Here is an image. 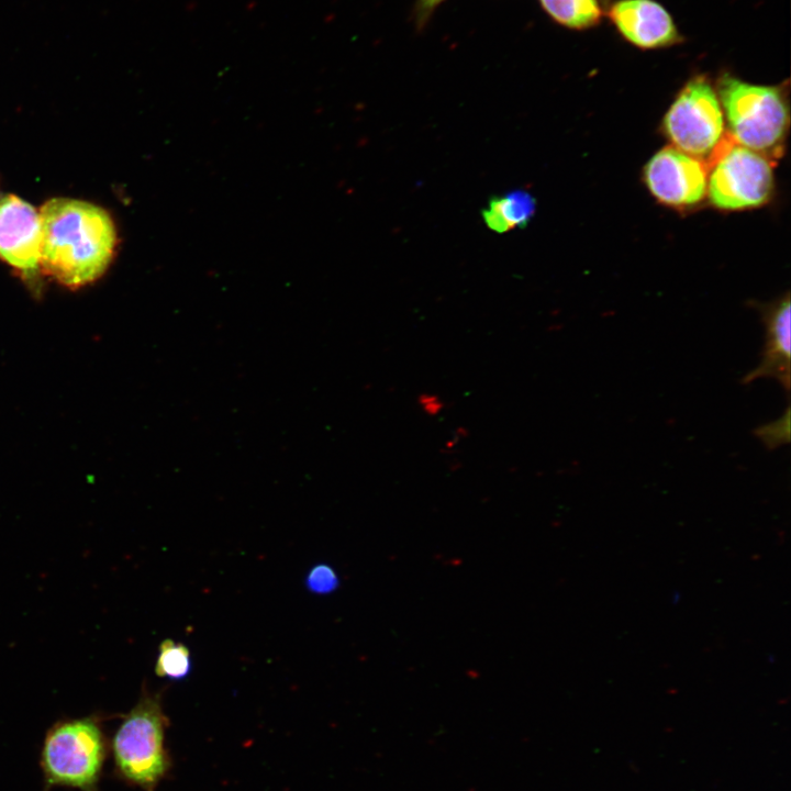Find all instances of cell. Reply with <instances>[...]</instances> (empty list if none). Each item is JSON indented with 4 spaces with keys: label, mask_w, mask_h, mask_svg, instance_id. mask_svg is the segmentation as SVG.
<instances>
[{
    "label": "cell",
    "mask_w": 791,
    "mask_h": 791,
    "mask_svg": "<svg viewBox=\"0 0 791 791\" xmlns=\"http://www.w3.org/2000/svg\"><path fill=\"white\" fill-rule=\"evenodd\" d=\"M716 88L733 140L771 160L780 158L790 123L783 90L746 82L731 74H723Z\"/></svg>",
    "instance_id": "3957f363"
},
{
    "label": "cell",
    "mask_w": 791,
    "mask_h": 791,
    "mask_svg": "<svg viewBox=\"0 0 791 791\" xmlns=\"http://www.w3.org/2000/svg\"><path fill=\"white\" fill-rule=\"evenodd\" d=\"M755 435L769 449H776L779 446L790 442V409L777 420L762 424L755 430Z\"/></svg>",
    "instance_id": "9a60e30c"
},
{
    "label": "cell",
    "mask_w": 791,
    "mask_h": 791,
    "mask_svg": "<svg viewBox=\"0 0 791 791\" xmlns=\"http://www.w3.org/2000/svg\"><path fill=\"white\" fill-rule=\"evenodd\" d=\"M168 725L161 694L144 686L138 701L123 715L109 744L116 777L143 791H156L172 766L165 745Z\"/></svg>",
    "instance_id": "7a4b0ae2"
},
{
    "label": "cell",
    "mask_w": 791,
    "mask_h": 791,
    "mask_svg": "<svg viewBox=\"0 0 791 791\" xmlns=\"http://www.w3.org/2000/svg\"><path fill=\"white\" fill-rule=\"evenodd\" d=\"M417 405L427 416H437L445 409L444 400L435 393L423 392L417 397Z\"/></svg>",
    "instance_id": "2e32d148"
},
{
    "label": "cell",
    "mask_w": 791,
    "mask_h": 791,
    "mask_svg": "<svg viewBox=\"0 0 791 791\" xmlns=\"http://www.w3.org/2000/svg\"><path fill=\"white\" fill-rule=\"evenodd\" d=\"M539 2L556 22L570 29L594 26L602 15L598 0H539Z\"/></svg>",
    "instance_id": "7c38bea8"
},
{
    "label": "cell",
    "mask_w": 791,
    "mask_h": 791,
    "mask_svg": "<svg viewBox=\"0 0 791 791\" xmlns=\"http://www.w3.org/2000/svg\"><path fill=\"white\" fill-rule=\"evenodd\" d=\"M709 166L672 145L659 149L645 165L643 179L660 203L687 210L706 196Z\"/></svg>",
    "instance_id": "52a82bcc"
},
{
    "label": "cell",
    "mask_w": 791,
    "mask_h": 791,
    "mask_svg": "<svg viewBox=\"0 0 791 791\" xmlns=\"http://www.w3.org/2000/svg\"><path fill=\"white\" fill-rule=\"evenodd\" d=\"M42 239L40 268L68 287L99 278L112 260L116 232L101 208L58 198L40 211Z\"/></svg>",
    "instance_id": "6da1fadb"
},
{
    "label": "cell",
    "mask_w": 791,
    "mask_h": 791,
    "mask_svg": "<svg viewBox=\"0 0 791 791\" xmlns=\"http://www.w3.org/2000/svg\"><path fill=\"white\" fill-rule=\"evenodd\" d=\"M617 31L640 48L676 44L680 35L671 15L654 0H620L609 11Z\"/></svg>",
    "instance_id": "30bf717a"
},
{
    "label": "cell",
    "mask_w": 791,
    "mask_h": 791,
    "mask_svg": "<svg viewBox=\"0 0 791 791\" xmlns=\"http://www.w3.org/2000/svg\"><path fill=\"white\" fill-rule=\"evenodd\" d=\"M706 196L722 211H743L766 204L775 190L773 160L725 133L706 160Z\"/></svg>",
    "instance_id": "5b68a950"
},
{
    "label": "cell",
    "mask_w": 791,
    "mask_h": 791,
    "mask_svg": "<svg viewBox=\"0 0 791 791\" xmlns=\"http://www.w3.org/2000/svg\"><path fill=\"white\" fill-rule=\"evenodd\" d=\"M40 212L13 194H0V258L33 279L40 270Z\"/></svg>",
    "instance_id": "ba28073f"
},
{
    "label": "cell",
    "mask_w": 791,
    "mask_h": 791,
    "mask_svg": "<svg viewBox=\"0 0 791 791\" xmlns=\"http://www.w3.org/2000/svg\"><path fill=\"white\" fill-rule=\"evenodd\" d=\"M536 211L535 198L525 190H514L490 199L482 210L486 225L497 232L505 233L525 227Z\"/></svg>",
    "instance_id": "8fae6325"
},
{
    "label": "cell",
    "mask_w": 791,
    "mask_h": 791,
    "mask_svg": "<svg viewBox=\"0 0 791 791\" xmlns=\"http://www.w3.org/2000/svg\"><path fill=\"white\" fill-rule=\"evenodd\" d=\"M723 110L704 76L690 79L667 111L662 130L672 146L708 160L725 135Z\"/></svg>",
    "instance_id": "8992f818"
},
{
    "label": "cell",
    "mask_w": 791,
    "mask_h": 791,
    "mask_svg": "<svg viewBox=\"0 0 791 791\" xmlns=\"http://www.w3.org/2000/svg\"><path fill=\"white\" fill-rule=\"evenodd\" d=\"M765 327V344L759 364L743 377L747 385L760 378L777 380L789 393L791 363L790 293L767 302H755Z\"/></svg>",
    "instance_id": "9c48e42d"
},
{
    "label": "cell",
    "mask_w": 791,
    "mask_h": 791,
    "mask_svg": "<svg viewBox=\"0 0 791 791\" xmlns=\"http://www.w3.org/2000/svg\"><path fill=\"white\" fill-rule=\"evenodd\" d=\"M443 0H419V10L421 15H427Z\"/></svg>",
    "instance_id": "e0dca14e"
},
{
    "label": "cell",
    "mask_w": 791,
    "mask_h": 791,
    "mask_svg": "<svg viewBox=\"0 0 791 791\" xmlns=\"http://www.w3.org/2000/svg\"><path fill=\"white\" fill-rule=\"evenodd\" d=\"M307 590L313 594L324 595L334 592L339 586L336 571L327 564H315L304 577Z\"/></svg>",
    "instance_id": "5bb4252c"
},
{
    "label": "cell",
    "mask_w": 791,
    "mask_h": 791,
    "mask_svg": "<svg viewBox=\"0 0 791 791\" xmlns=\"http://www.w3.org/2000/svg\"><path fill=\"white\" fill-rule=\"evenodd\" d=\"M191 669V655L185 644L170 638L160 643L155 662V673L158 677L182 680L189 676Z\"/></svg>",
    "instance_id": "4fadbf2b"
},
{
    "label": "cell",
    "mask_w": 791,
    "mask_h": 791,
    "mask_svg": "<svg viewBox=\"0 0 791 791\" xmlns=\"http://www.w3.org/2000/svg\"><path fill=\"white\" fill-rule=\"evenodd\" d=\"M103 717L92 714L54 723L45 734L40 753L44 789L68 787L79 791H98L109 740Z\"/></svg>",
    "instance_id": "277c9868"
}]
</instances>
